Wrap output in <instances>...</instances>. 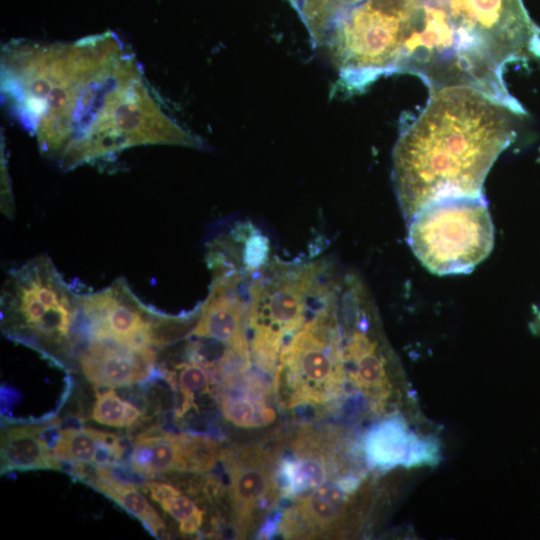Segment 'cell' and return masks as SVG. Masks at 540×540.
<instances>
[{"label": "cell", "instance_id": "6da1fadb", "mask_svg": "<svg viewBox=\"0 0 540 540\" xmlns=\"http://www.w3.org/2000/svg\"><path fill=\"white\" fill-rule=\"evenodd\" d=\"M4 99L42 154L69 170L139 145L199 148L166 114L133 54L110 32L2 52Z\"/></svg>", "mask_w": 540, "mask_h": 540}, {"label": "cell", "instance_id": "7a4b0ae2", "mask_svg": "<svg viewBox=\"0 0 540 540\" xmlns=\"http://www.w3.org/2000/svg\"><path fill=\"white\" fill-rule=\"evenodd\" d=\"M522 114L474 87L430 92L392 153V180L405 220L442 199L482 195L485 178L514 140Z\"/></svg>", "mask_w": 540, "mask_h": 540}, {"label": "cell", "instance_id": "3957f363", "mask_svg": "<svg viewBox=\"0 0 540 540\" xmlns=\"http://www.w3.org/2000/svg\"><path fill=\"white\" fill-rule=\"evenodd\" d=\"M79 315V294L46 254L12 269L2 285L1 316L6 334L54 363L61 364L56 352L69 348Z\"/></svg>", "mask_w": 540, "mask_h": 540}, {"label": "cell", "instance_id": "277c9868", "mask_svg": "<svg viewBox=\"0 0 540 540\" xmlns=\"http://www.w3.org/2000/svg\"><path fill=\"white\" fill-rule=\"evenodd\" d=\"M340 285L341 281L316 301L306 322L281 349L274 387L287 407L325 404L341 392L345 365L338 319Z\"/></svg>", "mask_w": 540, "mask_h": 540}, {"label": "cell", "instance_id": "5b68a950", "mask_svg": "<svg viewBox=\"0 0 540 540\" xmlns=\"http://www.w3.org/2000/svg\"><path fill=\"white\" fill-rule=\"evenodd\" d=\"M407 242L419 262L436 275L466 274L494 246V226L482 195L433 202L407 220Z\"/></svg>", "mask_w": 540, "mask_h": 540}, {"label": "cell", "instance_id": "8992f818", "mask_svg": "<svg viewBox=\"0 0 540 540\" xmlns=\"http://www.w3.org/2000/svg\"><path fill=\"white\" fill-rule=\"evenodd\" d=\"M472 67L504 76L508 64L540 58V29L522 0H434Z\"/></svg>", "mask_w": 540, "mask_h": 540}, {"label": "cell", "instance_id": "52a82bcc", "mask_svg": "<svg viewBox=\"0 0 540 540\" xmlns=\"http://www.w3.org/2000/svg\"><path fill=\"white\" fill-rule=\"evenodd\" d=\"M326 261L269 263L250 277L247 327L263 328L285 342L306 322L315 302L337 282Z\"/></svg>", "mask_w": 540, "mask_h": 540}, {"label": "cell", "instance_id": "ba28073f", "mask_svg": "<svg viewBox=\"0 0 540 540\" xmlns=\"http://www.w3.org/2000/svg\"><path fill=\"white\" fill-rule=\"evenodd\" d=\"M79 304L89 340L163 347L190 336L199 319L196 309L168 315L150 308L123 277L99 291L79 294Z\"/></svg>", "mask_w": 540, "mask_h": 540}, {"label": "cell", "instance_id": "9c48e42d", "mask_svg": "<svg viewBox=\"0 0 540 540\" xmlns=\"http://www.w3.org/2000/svg\"><path fill=\"white\" fill-rule=\"evenodd\" d=\"M229 474V494L241 535L253 526L261 513L277 499L279 459L261 447L222 452Z\"/></svg>", "mask_w": 540, "mask_h": 540}, {"label": "cell", "instance_id": "30bf717a", "mask_svg": "<svg viewBox=\"0 0 540 540\" xmlns=\"http://www.w3.org/2000/svg\"><path fill=\"white\" fill-rule=\"evenodd\" d=\"M239 273L212 275L210 291L201 304V313L191 336L212 339L242 354L251 355L247 336V294L240 286Z\"/></svg>", "mask_w": 540, "mask_h": 540}, {"label": "cell", "instance_id": "8fae6325", "mask_svg": "<svg viewBox=\"0 0 540 540\" xmlns=\"http://www.w3.org/2000/svg\"><path fill=\"white\" fill-rule=\"evenodd\" d=\"M153 346L89 340L79 354L86 379L96 387H123L146 381L155 371Z\"/></svg>", "mask_w": 540, "mask_h": 540}, {"label": "cell", "instance_id": "7c38bea8", "mask_svg": "<svg viewBox=\"0 0 540 540\" xmlns=\"http://www.w3.org/2000/svg\"><path fill=\"white\" fill-rule=\"evenodd\" d=\"M336 459L327 439L314 434L298 438L293 454L278 461L277 480L285 497L300 499L320 487L332 475Z\"/></svg>", "mask_w": 540, "mask_h": 540}, {"label": "cell", "instance_id": "4fadbf2b", "mask_svg": "<svg viewBox=\"0 0 540 540\" xmlns=\"http://www.w3.org/2000/svg\"><path fill=\"white\" fill-rule=\"evenodd\" d=\"M54 423L13 425L2 433L1 472L60 470L59 460L43 439Z\"/></svg>", "mask_w": 540, "mask_h": 540}, {"label": "cell", "instance_id": "5bb4252c", "mask_svg": "<svg viewBox=\"0 0 540 540\" xmlns=\"http://www.w3.org/2000/svg\"><path fill=\"white\" fill-rule=\"evenodd\" d=\"M130 466L145 477L168 472H184L178 434L149 431L133 442Z\"/></svg>", "mask_w": 540, "mask_h": 540}, {"label": "cell", "instance_id": "9a60e30c", "mask_svg": "<svg viewBox=\"0 0 540 540\" xmlns=\"http://www.w3.org/2000/svg\"><path fill=\"white\" fill-rule=\"evenodd\" d=\"M85 481L138 518L153 536L165 528L161 517L136 486L117 477L111 466H96L94 475Z\"/></svg>", "mask_w": 540, "mask_h": 540}, {"label": "cell", "instance_id": "2e32d148", "mask_svg": "<svg viewBox=\"0 0 540 540\" xmlns=\"http://www.w3.org/2000/svg\"><path fill=\"white\" fill-rule=\"evenodd\" d=\"M258 392L220 393V407L224 417L232 424L242 428L266 425L275 420V411L263 403Z\"/></svg>", "mask_w": 540, "mask_h": 540}, {"label": "cell", "instance_id": "e0dca14e", "mask_svg": "<svg viewBox=\"0 0 540 540\" xmlns=\"http://www.w3.org/2000/svg\"><path fill=\"white\" fill-rule=\"evenodd\" d=\"M105 437L106 432L91 428H64L58 432L52 451L59 461L92 465Z\"/></svg>", "mask_w": 540, "mask_h": 540}, {"label": "cell", "instance_id": "ac0fdd59", "mask_svg": "<svg viewBox=\"0 0 540 540\" xmlns=\"http://www.w3.org/2000/svg\"><path fill=\"white\" fill-rule=\"evenodd\" d=\"M365 452L373 465L388 467L396 464L404 453L402 430L392 421L379 424L367 434Z\"/></svg>", "mask_w": 540, "mask_h": 540}, {"label": "cell", "instance_id": "d6986e66", "mask_svg": "<svg viewBox=\"0 0 540 540\" xmlns=\"http://www.w3.org/2000/svg\"><path fill=\"white\" fill-rule=\"evenodd\" d=\"M140 417L141 411L136 406L121 399L114 390L97 392L91 414V418L97 423L124 428L132 426Z\"/></svg>", "mask_w": 540, "mask_h": 540}, {"label": "cell", "instance_id": "ffe728a7", "mask_svg": "<svg viewBox=\"0 0 540 540\" xmlns=\"http://www.w3.org/2000/svg\"><path fill=\"white\" fill-rule=\"evenodd\" d=\"M178 437L184 472L203 473L214 467L219 456V446L214 439L193 433H180Z\"/></svg>", "mask_w": 540, "mask_h": 540}, {"label": "cell", "instance_id": "44dd1931", "mask_svg": "<svg viewBox=\"0 0 540 540\" xmlns=\"http://www.w3.org/2000/svg\"><path fill=\"white\" fill-rule=\"evenodd\" d=\"M300 12L313 42H317L343 7L345 0H290Z\"/></svg>", "mask_w": 540, "mask_h": 540}, {"label": "cell", "instance_id": "7402d4cb", "mask_svg": "<svg viewBox=\"0 0 540 540\" xmlns=\"http://www.w3.org/2000/svg\"><path fill=\"white\" fill-rule=\"evenodd\" d=\"M208 368L203 363L190 358L188 362L175 364L174 372L168 373V375L177 379L183 393L180 414L186 412L191 405H194V394L196 392L203 391L208 387L211 382Z\"/></svg>", "mask_w": 540, "mask_h": 540}, {"label": "cell", "instance_id": "603a6c76", "mask_svg": "<svg viewBox=\"0 0 540 540\" xmlns=\"http://www.w3.org/2000/svg\"><path fill=\"white\" fill-rule=\"evenodd\" d=\"M160 506L179 522L187 520L200 510L192 499L181 494L164 501Z\"/></svg>", "mask_w": 540, "mask_h": 540}, {"label": "cell", "instance_id": "cb8c5ba5", "mask_svg": "<svg viewBox=\"0 0 540 540\" xmlns=\"http://www.w3.org/2000/svg\"><path fill=\"white\" fill-rule=\"evenodd\" d=\"M5 157L1 158V210L2 213L8 217L12 218L15 214V206L13 202L11 183L9 182V176L7 173V168L4 163Z\"/></svg>", "mask_w": 540, "mask_h": 540}, {"label": "cell", "instance_id": "d4e9b609", "mask_svg": "<svg viewBox=\"0 0 540 540\" xmlns=\"http://www.w3.org/2000/svg\"><path fill=\"white\" fill-rule=\"evenodd\" d=\"M143 490L149 493L150 497L159 504L181 494V492L172 485L160 482H148L143 486Z\"/></svg>", "mask_w": 540, "mask_h": 540}, {"label": "cell", "instance_id": "484cf974", "mask_svg": "<svg viewBox=\"0 0 540 540\" xmlns=\"http://www.w3.org/2000/svg\"><path fill=\"white\" fill-rule=\"evenodd\" d=\"M204 519V511L199 510L195 515L180 522L179 530L184 535H190L197 532L202 525Z\"/></svg>", "mask_w": 540, "mask_h": 540}, {"label": "cell", "instance_id": "4316f807", "mask_svg": "<svg viewBox=\"0 0 540 540\" xmlns=\"http://www.w3.org/2000/svg\"><path fill=\"white\" fill-rule=\"evenodd\" d=\"M530 327L535 334L540 335V308L536 310Z\"/></svg>", "mask_w": 540, "mask_h": 540}]
</instances>
